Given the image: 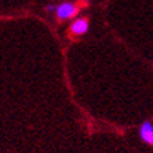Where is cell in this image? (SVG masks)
<instances>
[{
	"label": "cell",
	"mask_w": 153,
	"mask_h": 153,
	"mask_svg": "<svg viewBox=\"0 0 153 153\" xmlns=\"http://www.w3.org/2000/svg\"><path fill=\"white\" fill-rule=\"evenodd\" d=\"M55 13H56V17L59 20H69L79 13V7L74 6L73 3H70V1H65L62 4L56 6Z\"/></svg>",
	"instance_id": "1"
},
{
	"label": "cell",
	"mask_w": 153,
	"mask_h": 153,
	"mask_svg": "<svg viewBox=\"0 0 153 153\" xmlns=\"http://www.w3.org/2000/svg\"><path fill=\"white\" fill-rule=\"evenodd\" d=\"M139 136L145 143L153 146V124L150 121H145L139 128Z\"/></svg>",
	"instance_id": "2"
},
{
	"label": "cell",
	"mask_w": 153,
	"mask_h": 153,
	"mask_svg": "<svg viewBox=\"0 0 153 153\" xmlns=\"http://www.w3.org/2000/svg\"><path fill=\"white\" fill-rule=\"evenodd\" d=\"M88 31V21L86 19H76L70 25V33L73 35H83Z\"/></svg>",
	"instance_id": "3"
},
{
	"label": "cell",
	"mask_w": 153,
	"mask_h": 153,
	"mask_svg": "<svg viewBox=\"0 0 153 153\" xmlns=\"http://www.w3.org/2000/svg\"><path fill=\"white\" fill-rule=\"evenodd\" d=\"M45 10H47L48 13H53V11H56V6H53V4H48L47 7H45Z\"/></svg>",
	"instance_id": "4"
}]
</instances>
